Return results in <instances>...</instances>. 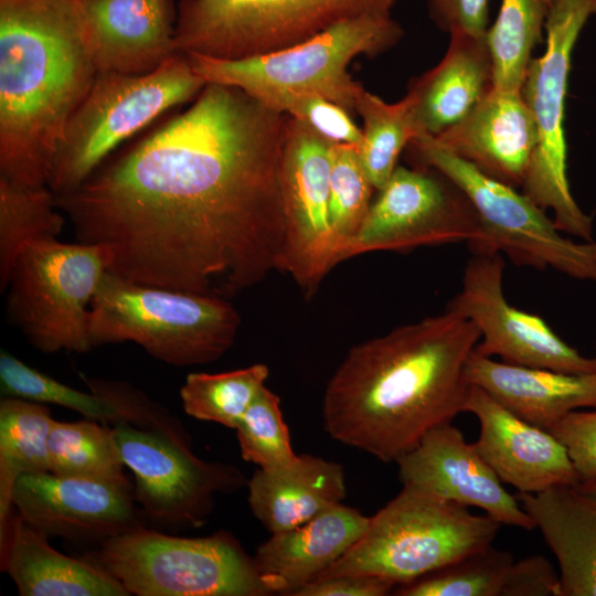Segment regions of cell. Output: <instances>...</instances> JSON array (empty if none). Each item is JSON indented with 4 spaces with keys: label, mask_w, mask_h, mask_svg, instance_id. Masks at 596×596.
<instances>
[{
    "label": "cell",
    "mask_w": 596,
    "mask_h": 596,
    "mask_svg": "<svg viewBox=\"0 0 596 596\" xmlns=\"http://www.w3.org/2000/svg\"><path fill=\"white\" fill-rule=\"evenodd\" d=\"M355 111L363 120L362 141L358 147L361 164L375 190H381L397 167V159L418 136L408 96L386 103L362 87Z\"/></svg>",
    "instance_id": "4dcf8cb0"
},
{
    "label": "cell",
    "mask_w": 596,
    "mask_h": 596,
    "mask_svg": "<svg viewBox=\"0 0 596 596\" xmlns=\"http://www.w3.org/2000/svg\"><path fill=\"white\" fill-rule=\"evenodd\" d=\"M50 472L97 481L126 480L125 462L113 427L85 418L53 421L49 434Z\"/></svg>",
    "instance_id": "f546056e"
},
{
    "label": "cell",
    "mask_w": 596,
    "mask_h": 596,
    "mask_svg": "<svg viewBox=\"0 0 596 596\" xmlns=\"http://www.w3.org/2000/svg\"><path fill=\"white\" fill-rule=\"evenodd\" d=\"M97 73L78 0H0V177L47 187Z\"/></svg>",
    "instance_id": "3957f363"
},
{
    "label": "cell",
    "mask_w": 596,
    "mask_h": 596,
    "mask_svg": "<svg viewBox=\"0 0 596 596\" xmlns=\"http://www.w3.org/2000/svg\"><path fill=\"white\" fill-rule=\"evenodd\" d=\"M543 1L547 4V7H550L553 2V0H543Z\"/></svg>",
    "instance_id": "ee69618b"
},
{
    "label": "cell",
    "mask_w": 596,
    "mask_h": 596,
    "mask_svg": "<svg viewBox=\"0 0 596 596\" xmlns=\"http://www.w3.org/2000/svg\"><path fill=\"white\" fill-rule=\"evenodd\" d=\"M500 525L488 514L403 486L318 578L368 575L405 585L491 545Z\"/></svg>",
    "instance_id": "5b68a950"
},
{
    "label": "cell",
    "mask_w": 596,
    "mask_h": 596,
    "mask_svg": "<svg viewBox=\"0 0 596 596\" xmlns=\"http://www.w3.org/2000/svg\"><path fill=\"white\" fill-rule=\"evenodd\" d=\"M434 22L444 31L485 35L489 21V0H427Z\"/></svg>",
    "instance_id": "ab89813d"
},
{
    "label": "cell",
    "mask_w": 596,
    "mask_h": 596,
    "mask_svg": "<svg viewBox=\"0 0 596 596\" xmlns=\"http://www.w3.org/2000/svg\"><path fill=\"white\" fill-rule=\"evenodd\" d=\"M98 72L146 74L174 55L177 0H78Z\"/></svg>",
    "instance_id": "ffe728a7"
},
{
    "label": "cell",
    "mask_w": 596,
    "mask_h": 596,
    "mask_svg": "<svg viewBox=\"0 0 596 596\" xmlns=\"http://www.w3.org/2000/svg\"><path fill=\"white\" fill-rule=\"evenodd\" d=\"M441 61L412 79L411 99L419 135L437 136L465 118L492 87V63L486 34L449 32Z\"/></svg>",
    "instance_id": "484cf974"
},
{
    "label": "cell",
    "mask_w": 596,
    "mask_h": 596,
    "mask_svg": "<svg viewBox=\"0 0 596 596\" xmlns=\"http://www.w3.org/2000/svg\"><path fill=\"white\" fill-rule=\"evenodd\" d=\"M407 147L419 166L443 173L472 204L482 228V240L472 255L505 254L519 266L550 267L596 283L595 240L576 243L563 236L545 211L523 192L481 172L430 135L417 136Z\"/></svg>",
    "instance_id": "30bf717a"
},
{
    "label": "cell",
    "mask_w": 596,
    "mask_h": 596,
    "mask_svg": "<svg viewBox=\"0 0 596 596\" xmlns=\"http://www.w3.org/2000/svg\"><path fill=\"white\" fill-rule=\"evenodd\" d=\"M205 84L181 53L146 74L98 72L65 127L47 187L55 195L74 190L139 131L192 102Z\"/></svg>",
    "instance_id": "52a82bcc"
},
{
    "label": "cell",
    "mask_w": 596,
    "mask_h": 596,
    "mask_svg": "<svg viewBox=\"0 0 596 596\" xmlns=\"http://www.w3.org/2000/svg\"><path fill=\"white\" fill-rule=\"evenodd\" d=\"M396 0H177L174 50L220 60L279 51Z\"/></svg>",
    "instance_id": "7c38bea8"
},
{
    "label": "cell",
    "mask_w": 596,
    "mask_h": 596,
    "mask_svg": "<svg viewBox=\"0 0 596 596\" xmlns=\"http://www.w3.org/2000/svg\"><path fill=\"white\" fill-rule=\"evenodd\" d=\"M403 486L429 491L465 507L483 510L500 524L535 529L518 498L478 453L460 429L446 423L429 430L396 460Z\"/></svg>",
    "instance_id": "ac0fdd59"
},
{
    "label": "cell",
    "mask_w": 596,
    "mask_h": 596,
    "mask_svg": "<svg viewBox=\"0 0 596 596\" xmlns=\"http://www.w3.org/2000/svg\"><path fill=\"white\" fill-rule=\"evenodd\" d=\"M558 564V596H596V494L556 485L515 496Z\"/></svg>",
    "instance_id": "d4e9b609"
},
{
    "label": "cell",
    "mask_w": 596,
    "mask_h": 596,
    "mask_svg": "<svg viewBox=\"0 0 596 596\" xmlns=\"http://www.w3.org/2000/svg\"><path fill=\"white\" fill-rule=\"evenodd\" d=\"M81 377L89 392L65 385L4 350L0 354L2 396L54 404L105 425L128 424L145 429L152 424L155 402L138 389L119 380Z\"/></svg>",
    "instance_id": "83f0119b"
},
{
    "label": "cell",
    "mask_w": 596,
    "mask_h": 596,
    "mask_svg": "<svg viewBox=\"0 0 596 596\" xmlns=\"http://www.w3.org/2000/svg\"><path fill=\"white\" fill-rule=\"evenodd\" d=\"M583 490L596 494V480L589 483H579L578 485Z\"/></svg>",
    "instance_id": "7bdbcfd3"
},
{
    "label": "cell",
    "mask_w": 596,
    "mask_h": 596,
    "mask_svg": "<svg viewBox=\"0 0 596 596\" xmlns=\"http://www.w3.org/2000/svg\"><path fill=\"white\" fill-rule=\"evenodd\" d=\"M244 460L263 469L292 462L289 429L280 409V398L263 386L235 428Z\"/></svg>",
    "instance_id": "8d00e7d4"
},
{
    "label": "cell",
    "mask_w": 596,
    "mask_h": 596,
    "mask_svg": "<svg viewBox=\"0 0 596 596\" xmlns=\"http://www.w3.org/2000/svg\"><path fill=\"white\" fill-rule=\"evenodd\" d=\"M566 448L579 483L596 480V408L573 411L550 429Z\"/></svg>",
    "instance_id": "f35d334b"
},
{
    "label": "cell",
    "mask_w": 596,
    "mask_h": 596,
    "mask_svg": "<svg viewBox=\"0 0 596 596\" xmlns=\"http://www.w3.org/2000/svg\"><path fill=\"white\" fill-rule=\"evenodd\" d=\"M49 535L14 509L0 530L1 570L21 596H128L111 574L87 560L54 550Z\"/></svg>",
    "instance_id": "603a6c76"
},
{
    "label": "cell",
    "mask_w": 596,
    "mask_h": 596,
    "mask_svg": "<svg viewBox=\"0 0 596 596\" xmlns=\"http://www.w3.org/2000/svg\"><path fill=\"white\" fill-rule=\"evenodd\" d=\"M135 501L128 479L97 481L50 471L20 476L12 492L13 509L45 534L99 544L143 525Z\"/></svg>",
    "instance_id": "e0dca14e"
},
{
    "label": "cell",
    "mask_w": 596,
    "mask_h": 596,
    "mask_svg": "<svg viewBox=\"0 0 596 596\" xmlns=\"http://www.w3.org/2000/svg\"><path fill=\"white\" fill-rule=\"evenodd\" d=\"M287 121L237 87L206 83L56 205L78 242L109 251L107 272L228 300L280 270Z\"/></svg>",
    "instance_id": "6da1fadb"
},
{
    "label": "cell",
    "mask_w": 596,
    "mask_h": 596,
    "mask_svg": "<svg viewBox=\"0 0 596 596\" xmlns=\"http://www.w3.org/2000/svg\"><path fill=\"white\" fill-rule=\"evenodd\" d=\"M278 111L300 121L333 145L359 147L362 129L340 105L318 95H296L284 99Z\"/></svg>",
    "instance_id": "74e56055"
},
{
    "label": "cell",
    "mask_w": 596,
    "mask_h": 596,
    "mask_svg": "<svg viewBox=\"0 0 596 596\" xmlns=\"http://www.w3.org/2000/svg\"><path fill=\"white\" fill-rule=\"evenodd\" d=\"M96 564L137 596H265L254 557L228 532L180 538L139 525L103 543Z\"/></svg>",
    "instance_id": "ba28073f"
},
{
    "label": "cell",
    "mask_w": 596,
    "mask_h": 596,
    "mask_svg": "<svg viewBox=\"0 0 596 596\" xmlns=\"http://www.w3.org/2000/svg\"><path fill=\"white\" fill-rule=\"evenodd\" d=\"M558 574L542 555L514 562L509 596H558Z\"/></svg>",
    "instance_id": "60d3db41"
},
{
    "label": "cell",
    "mask_w": 596,
    "mask_h": 596,
    "mask_svg": "<svg viewBox=\"0 0 596 596\" xmlns=\"http://www.w3.org/2000/svg\"><path fill=\"white\" fill-rule=\"evenodd\" d=\"M479 340L471 321L445 310L354 345L326 386V432L396 462L429 430L465 412L466 368Z\"/></svg>",
    "instance_id": "7a4b0ae2"
},
{
    "label": "cell",
    "mask_w": 596,
    "mask_h": 596,
    "mask_svg": "<svg viewBox=\"0 0 596 596\" xmlns=\"http://www.w3.org/2000/svg\"><path fill=\"white\" fill-rule=\"evenodd\" d=\"M268 374L263 363L222 373H190L180 389L183 409L196 419L235 429Z\"/></svg>",
    "instance_id": "836d02e7"
},
{
    "label": "cell",
    "mask_w": 596,
    "mask_h": 596,
    "mask_svg": "<svg viewBox=\"0 0 596 596\" xmlns=\"http://www.w3.org/2000/svg\"><path fill=\"white\" fill-rule=\"evenodd\" d=\"M549 7L543 0H501L486 40L492 63V87L519 92L542 39Z\"/></svg>",
    "instance_id": "1f68e13d"
},
{
    "label": "cell",
    "mask_w": 596,
    "mask_h": 596,
    "mask_svg": "<svg viewBox=\"0 0 596 596\" xmlns=\"http://www.w3.org/2000/svg\"><path fill=\"white\" fill-rule=\"evenodd\" d=\"M466 375L471 385L485 390L510 412L546 430L573 411L596 408V372L514 365L473 350Z\"/></svg>",
    "instance_id": "cb8c5ba5"
},
{
    "label": "cell",
    "mask_w": 596,
    "mask_h": 596,
    "mask_svg": "<svg viewBox=\"0 0 596 596\" xmlns=\"http://www.w3.org/2000/svg\"><path fill=\"white\" fill-rule=\"evenodd\" d=\"M402 36L403 29L391 13L365 14L292 46L257 56L220 60L185 55L205 83L237 87L275 110L284 99L308 94L353 113L363 86L349 74L350 62L362 54L379 55L396 45Z\"/></svg>",
    "instance_id": "8992f818"
},
{
    "label": "cell",
    "mask_w": 596,
    "mask_h": 596,
    "mask_svg": "<svg viewBox=\"0 0 596 596\" xmlns=\"http://www.w3.org/2000/svg\"><path fill=\"white\" fill-rule=\"evenodd\" d=\"M595 15L596 0H553L544 25L545 51L531 60L521 88L539 132L522 192L542 210L553 212V221L561 232L586 242L594 241L593 220L571 192L564 123L574 46Z\"/></svg>",
    "instance_id": "8fae6325"
},
{
    "label": "cell",
    "mask_w": 596,
    "mask_h": 596,
    "mask_svg": "<svg viewBox=\"0 0 596 596\" xmlns=\"http://www.w3.org/2000/svg\"><path fill=\"white\" fill-rule=\"evenodd\" d=\"M49 187H19L0 177V289L6 290L20 251L30 242L57 238L65 217Z\"/></svg>",
    "instance_id": "d6a6232c"
},
{
    "label": "cell",
    "mask_w": 596,
    "mask_h": 596,
    "mask_svg": "<svg viewBox=\"0 0 596 596\" xmlns=\"http://www.w3.org/2000/svg\"><path fill=\"white\" fill-rule=\"evenodd\" d=\"M111 427L125 466L134 473L135 500L147 519L161 525L201 526L215 494L247 485L236 467L203 460L189 446L128 424Z\"/></svg>",
    "instance_id": "5bb4252c"
},
{
    "label": "cell",
    "mask_w": 596,
    "mask_h": 596,
    "mask_svg": "<svg viewBox=\"0 0 596 596\" xmlns=\"http://www.w3.org/2000/svg\"><path fill=\"white\" fill-rule=\"evenodd\" d=\"M374 187L359 157L358 147L333 145L329 181V220L337 264L359 232L371 206Z\"/></svg>",
    "instance_id": "d590c367"
},
{
    "label": "cell",
    "mask_w": 596,
    "mask_h": 596,
    "mask_svg": "<svg viewBox=\"0 0 596 596\" xmlns=\"http://www.w3.org/2000/svg\"><path fill=\"white\" fill-rule=\"evenodd\" d=\"M465 412L478 418L473 444L502 482L522 493L579 483L566 448L551 432L520 418L485 390L470 385Z\"/></svg>",
    "instance_id": "d6986e66"
},
{
    "label": "cell",
    "mask_w": 596,
    "mask_h": 596,
    "mask_svg": "<svg viewBox=\"0 0 596 596\" xmlns=\"http://www.w3.org/2000/svg\"><path fill=\"white\" fill-rule=\"evenodd\" d=\"M241 317L219 297L127 280L106 272L91 304L92 347L134 342L164 363L213 362L233 345Z\"/></svg>",
    "instance_id": "277c9868"
},
{
    "label": "cell",
    "mask_w": 596,
    "mask_h": 596,
    "mask_svg": "<svg viewBox=\"0 0 596 596\" xmlns=\"http://www.w3.org/2000/svg\"><path fill=\"white\" fill-rule=\"evenodd\" d=\"M369 521L339 503L297 528L272 533L253 556L257 572L272 594L295 596L361 538Z\"/></svg>",
    "instance_id": "7402d4cb"
},
{
    "label": "cell",
    "mask_w": 596,
    "mask_h": 596,
    "mask_svg": "<svg viewBox=\"0 0 596 596\" xmlns=\"http://www.w3.org/2000/svg\"><path fill=\"white\" fill-rule=\"evenodd\" d=\"M500 254L472 255L460 291L446 310L471 321L480 332L475 352L502 362L566 373L596 372L586 358L562 340L539 316L510 305L503 292Z\"/></svg>",
    "instance_id": "9a60e30c"
},
{
    "label": "cell",
    "mask_w": 596,
    "mask_h": 596,
    "mask_svg": "<svg viewBox=\"0 0 596 596\" xmlns=\"http://www.w3.org/2000/svg\"><path fill=\"white\" fill-rule=\"evenodd\" d=\"M332 146L288 116L280 167L285 216L280 272L288 273L307 298L337 265L329 220Z\"/></svg>",
    "instance_id": "2e32d148"
},
{
    "label": "cell",
    "mask_w": 596,
    "mask_h": 596,
    "mask_svg": "<svg viewBox=\"0 0 596 596\" xmlns=\"http://www.w3.org/2000/svg\"><path fill=\"white\" fill-rule=\"evenodd\" d=\"M53 421L44 403L10 396L0 401V530L13 510L17 479L50 470L47 441Z\"/></svg>",
    "instance_id": "f1b7e54d"
},
{
    "label": "cell",
    "mask_w": 596,
    "mask_h": 596,
    "mask_svg": "<svg viewBox=\"0 0 596 596\" xmlns=\"http://www.w3.org/2000/svg\"><path fill=\"white\" fill-rule=\"evenodd\" d=\"M109 264L102 245L57 238L28 243L6 287L11 322L43 353L88 352L91 304Z\"/></svg>",
    "instance_id": "9c48e42d"
},
{
    "label": "cell",
    "mask_w": 596,
    "mask_h": 596,
    "mask_svg": "<svg viewBox=\"0 0 596 596\" xmlns=\"http://www.w3.org/2000/svg\"><path fill=\"white\" fill-rule=\"evenodd\" d=\"M246 486L253 514L270 533L297 528L345 496L342 466L312 455H298L277 468H258Z\"/></svg>",
    "instance_id": "4316f807"
},
{
    "label": "cell",
    "mask_w": 596,
    "mask_h": 596,
    "mask_svg": "<svg viewBox=\"0 0 596 596\" xmlns=\"http://www.w3.org/2000/svg\"><path fill=\"white\" fill-rule=\"evenodd\" d=\"M481 240L477 212L456 184L430 167L397 166L345 246L341 262L374 251L402 252L448 243H466L472 251Z\"/></svg>",
    "instance_id": "4fadbf2b"
},
{
    "label": "cell",
    "mask_w": 596,
    "mask_h": 596,
    "mask_svg": "<svg viewBox=\"0 0 596 596\" xmlns=\"http://www.w3.org/2000/svg\"><path fill=\"white\" fill-rule=\"evenodd\" d=\"M395 589L386 579L368 575H341L317 578L300 588L295 596H383Z\"/></svg>",
    "instance_id": "b9f144b4"
},
{
    "label": "cell",
    "mask_w": 596,
    "mask_h": 596,
    "mask_svg": "<svg viewBox=\"0 0 596 596\" xmlns=\"http://www.w3.org/2000/svg\"><path fill=\"white\" fill-rule=\"evenodd\" d=\"M511 553L492 544L393 592L400 596H509Z\"/></svg>",
    "instance_id": "e575fe53"
},
{
    "label": "cell",
    "mask_w": 596,
    "mask_h": 596,
    "mask_svg": "<svg viewBox=\"0 0 596 596\" xmlns=\"http://www.w3.org/2000/svg\"><path fill=\"white\" fill-rule=\"evenodd\" d=\"M434 139L487 175L518 188L532 162L539 132L521 91L491 87L459 123Z\"/></svg>",
    "instance_id": "44dd1931"
}]
</instances>
